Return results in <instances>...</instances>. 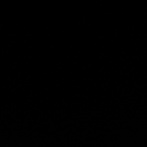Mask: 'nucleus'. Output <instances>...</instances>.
Returning a JSON list of instances; mask_svg holds the SVG:
<instances>
[]
</instances>
